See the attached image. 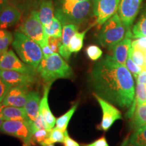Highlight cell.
Instances as JSON below:
<instances>
[{"mask_svg": "<svg viewBox=\"0 0 146 146\" xmlns=\"http://www.w3.org/2000/svg\"><path fill=\"white\" fill-rule=\"evenodd\" d=\"M48 43L52 52L58 53L60 45L62 44V37H48Z\"/></svg>", "mask_w": 146, "mask_h": 146, "instance_id": "e575fe53", "label": "cell"}, {"mask_svg": "<svg viewBox=\"0 0 146 146\" xmlns=\"http://www.w3.org/2000/svg\"><path fill=\"white\" fill-rule=\"evenodd\" d=\"M0 70L18 71L33 76L37 74L36 70L20 60L12 50H8L0 56Z\"/></svg>", "mask_w": 146, "mask_h": 146, "instance_id": "ba28073f", "label": "cell"}, {"mask_svg": "<svg viewBox=\"0 0 146 146\" xmlns=\"http://www.w3.org/2000/svg\"><path fill=\"white\" fill-rule=\"evenodd\" d=\"M90 28L91 27L81 33H76L74 35L72 36L68 45L69 50L70 51L71 53H77L81 50L82 47L83 46V41L85 39V35Z\"/></svg>", "mask_w": 146, "mask_h": 146, "instance_id": "cb8c5ba5", "label": "cell"}, {"mask_svg": "<svg viewBox=\"0 0 146 146\" xmlns=\"http://www.w3.org/2000/svg\"><path fill=\"white\" fill-rule=\"evenodd\" d=\"M131 46L138 47L146 52V36L137 38V39L133 41Z\"/></svg>", "mask_w": 146, "mask_h": 146, "instance_id": "8d00e7d4", "label": "cell"}, {"mask_svg": "<svg viewBox=\"0 0 146 146\" xmlns=\"http://www.w3.org/2000/svg\"><path fill=\"white\" fill-rule=\"evenodd\" d=\"M18 30L36 42L40 46L48 42V36L45 35L44 27L40 21L37 10H33L29 14Z\"/></svg>", "mask_w": 146, "mask_h": 146, "instance_id": "52a82bcc", "label": "cell"}, {"mask_svg": "<svg viewBox=\"0 0 146 146\" xmlns=\"http://www.w3.org/2000/svg\"><path fill=\"white\" fill-rule=\"evenodd\" d=\"M123 146H137V145H133V144L129 143V142H125V143H123Z\"/></svg>", "mask_w": 146, "mask_h": 146, "instance_id": "f6af8a7d", "label": "cell"}, {"mask_svg": "<svg viewBox=\"0 0 146 146\" xmlns=\"http://www.w3.org/2000/svg\"><path fill=\"white\" fill-rule=\"evenodd\" d=\"M59 52L60 56H61L65 60H66V61H68V60L70 59L71 54H72V53L70 52V51L69 50L68 47L64 46V45H63L62 44L60 45L59 48V52Z\"/></svg>", "mask_w": 146, "mask_h": 146, "instance_id": "74e56055", "label": "cell"}, {"mask_svg": "<svg viewBox=\"0 0 146 146\" xmlns=\"http://www.w3.org/2000/svg\"><path fill=\"white\" fill-rule=\"evenodd\" d=\"M0 78L14 86H27L30 87L36 82V76L18 71L0 70Z\"/></svg>", "mask_w": 146, "mask_h": 146, "instance_id": "7c38bea8", "label": "cell"}, {"mask_svg": "<svg viewBox=\"0 0 146 146\" xmlns=\"http://www.w3.org/2000/svg\"><path fill=\"white\" fill-rule=\"evenodd\" d=\"M135 99V100H133L132 105H131L129 111L126 114V117L127 118L133 117L136 107L143 104V103L146 102V84H137Z\"/></svg>", "mask_w": 146, "mask_h": 146, "instance_id": "ffe728a7", "label": "cell"}, {"mask_svg": "<svg viewBox=\"0 0 146 146\" xmlns=\"http://www.w3.org/2000/svg\"><path fill=\"white\" fill-rule=\"evenodd\" d=\"M133 125L135 129L146 125V102L136 107L133 114Z\"/></svg>", "mask_w": 146, "mask_h": 146, "instance_id": "603a6c76", "label": "cell"}, {"mask_svg": "<svg viewBox=\"0 0 146 146\" xmlns=\"http://www.w3.org/2000/svg\"><path fill=\"white\" fill-rule=\"evenodd\" d=\"M92 1L85 0H58L55 8V17L65 25L74 24L79 25L88 21L91 14Z\"/></svg>", "mask_w": 146, "mask_h": 146, "instance_id": "7a4b0ae2", "label": "cell"}, {"mask_svg": "<svg viewBox=\"0 0 146 146\" xmlns=\"http://www.w3.org/2000/svg\"><path fill=\"white\" fill-rule=\"evenodd\" d=\"M40 101L41 98L38 91L35 90L29 91L25 108L29 119L33 121H35L39 116Z\"/></svg>", "mask_w": 146, "mask_h": 146, "instance_id": "e0dca14e", "label": "cell"}, {"mask_svg": "<svg viewBox=\"0 0 146 146\" xmlns=\"http://www.w3.org/2000/svg\"><path fill=\"white\" fill-rule=\"evenodd\" d=\"M12 86L0 78V102H2L8 91Z\"/></svg>", "mask_w": 146, "mask_h": 146, "instance_id": "d590c367", "label": "cell"}, {"mask_svg": "<svg viewBox=\"0 0 146 146\" xmlns=\"http://www.w3.org/2000/svg\"><path fill=\"white\" fill-rule=\"evenodd\" d=\"M43 0H8V3L15 5L25 15H29L33 10H37Z\"/></svg>", "mask_w": 146, "mask_h": 146, "instance_id": "44dd1931", "label": "cell"}, {"mask_svg": "<svg viewBox=\"0 0 146 146\" xmlns=\"http://www.w3.org/2000/svg\"><path fill=\"white\" fill-rule=\"evenodd\" d=\"M13 39L14 36L10 31L0 29V56L8 51Z\"/></svg>", "mask_w": 146, "mask_h": 146, "instance_id": "f546056e", "label": "cell"}, {"mask_svg": "<svg viewBox=\"0 0 146 146\" xmlns=\"http://www.w3.org/2000/svg\"><path fill=\"white\" fill-rule=\"evenodd\" d=\"M44 32L48 37H62V23L57 18L54 17L50 23L44 27Z\"/></svg>", "mask_w": 146, "mask_h": 146, "instance_id": "7402d4cb", "label": "cell"}, {"mask_svg": "<svg viewBox=\"0 0 146 146\" xmlns=\"http://www.w3.org/2000/svg\"><path fill=\"white\" fill-rule=\"evenodd\" d=\"M128 142L137 146H146V125L137 129Z\"/></svg>", "mask_w": 146, "mask_h": 146, "instance_id": "83f0119b", "label": "cell"}, {"mask_svg": "<svg viewBox=\"0 0 146 146\" xmlns=\"http://www.w3.org/2000/svg\"><path fill=\"white\" fill-rule=\"evenodd\" d=\"M142 1L143 0H120L118 14L127 30L131 29L139 12Z\"/></svg>", "mask_w": 146, "mask_h": 146, "instance_id": "8fae6325", "label": "cell"}, {"mask_svg": "<svg viewBox=\"0 0 146 146\" xmlns=\"http://www.w3.org/2000/svg\"><path fill=\"white\" fill-rule=\"evenodd\" d=\"M8 3V0H0V12L2 10L3 7Z\"/></svg>", "mask_w": 146, "mask_h": 146, "instance_id": "7bdbcfd3", "label": "cell"}, {"mask_svg": "<svg viewBox=\"0 0 146 146\" xmlns=\"http://www.w3.org/2000/svg\"><path fill=\"white\" fill-rule=\"evenodd\" d=\"M89 79L98 96L122 108H130L135 94V85L125 65L107 55L94 66Z\"/></svg>", "mask_w": 146, "mask_h": 146, "instance_id": "6da1fadb", "label": "cell"}, {"mask_svg": "<svg viewBox=\"0 0 146 146\" xmlns=\"http://www.w3.org/2000/svg\"><path fill=\"white\" fill-rule=\"evenodd\" d=\"M3 117H0V129H1V125H2V124L3 123Z\"/></svg>", "mask_w": 146, "mask_h": 146, "instance_id": "bcb514c9", "label": "cell"}, {"mask_svg": "<svg viewBox=\"0 0 146 146\" xmlns=\"http://www.w3.org/2000/svg\"><path fill=\"white\" fill-rule=\"evenodd\" d=\"M64 145V146H80L76 141H74V139H72V138H70L69 137L68 134H67L65 137L64 141L63 142Z\"/></svg>", "mask_w": 146, "mask_h": 146, "instance_id": "60d3db41", "label": "cell"}, {"mask_svg": "<svg viewBox=\"0 0 146 146\" xmlns=\"http://www.w3.org/2000/svg\"><path fill=\"white\" fill-rule=\"evenodd\" d=\"M133 38L146 36V8L142 12L139 18L131 31Z\"/></svg>", "mask_w": 146, "mask_h": 146, "instance_id": "d4e9b609", "label": "cell"}, {"mask_svg": "<svg viewBox=\"0 0 146 146\" xmlns=\"http://www.w3.org/2000/svg\"><path fill=\"white\" fill-rule=\"evenodd\" d=\"M68 134V132L60 130L58 128H53L50 130L49 137L45 141L40 144L41 145H47V144H54L55 143H63L65 137Z\"/></svg>", "mask_w": 146, "mask_h": 146, "instance_id": "484cf974", "label": "cell"}, {"mask_svg": "<svg viewBox=\"0 0 146 146\" xmlns=\"http://www.w3.org/2000/svg\"><path fill=\"white\" fill-rule=\"evenodd\" d=\"M4 120H28L29 118L24 107L4 106L2 112Z\"/></svg>", "mask_w": 146, "mask_h": 146, "instance_id": "ac0fdd59", "label": "cell"}, {"mask_svg": "<svg viewBox=\"0 0 146 146\" xmlns=\"http://www.w3.org/2000/svg\"><path fill=\"white\" fill-rule=\"evenodd\" d=\"M126 32L125 27L116 12L102 25L98 39L102 46L110 50L125 38Z\"/></svg>", "mask_w": 146, "mask_h": 146, "instance_id": "5b68a950", "label": "cell"}, {"mask_svg": "<svg viewBox=\"0 0 146 146\" xmlns=\"http://www.w3.org/2000/svg\"><path fill=\"white\" fill-rule=\"evenodd\" d=\"M41 50L42 52H43V57H47V56H50L51 54H54V52H52V50H51L50 45H49L48 42L45 44H43V45H41Z\"/></svg>", "mask_w": 146, "mask_h": 146, "instance_id": "ab89813d", "label": "cell"}, {"mask_svg": "<svg viewBox=\"0 0 146 146\" xmlns=\"http://www.w3.org/2000/svg\"><path fill=\"white\" fill-rule=\"evenodd\" d=\"M39 16L43 27L49 24L54 18V6L52 0H43L39 6Z\"/></svg>", "mask_w": 146, "mask_h": 146, "instance_id": "d6986e66", "label": "cell"}, {"mask_svg": "<svg viewBox=\"0 0 146 146\" xmlns=\"http://www.w3.org/2000/svg\"><path fill=\"white\" fill-rule=\"evenodd\" d=\"M42 146H54V144H47V145H44Z\"/></svg>", "mask_w": 146, "mask_h": 146, "instance_id": "7dc6e473", "label": "cell"}, {"mask_svg": "<svg viewBox=\"0 0 146 146\" xmlns=\"http://www.w3.org/2000/svg\"><path fill=\"white\" fill-rule=\"evenodd\" d=\"M36 72L45 83H53L59 78H70L74 74L72 68L58 53L43 57Z\"/></svg>", "mask_w": 146, "mask_h": 146, "instance_id": "3957f363", "label": "cell"}, {"mask_svg": "<svg viewBox=\"0 0 146 146\" xmlns=\"http://www.w3.org/2000/svg\"><path fill=\"white\" fill-rule=\"evenodd\" d=\"M78 25L74 24H68L63 26L62 35V45L68 47L70 43V39L76 33L78 32Z\"/></svg>", "mask_w": 146, "mask_h": 146, "instance_id": "f1b7e54d", "label": "cell"}, {"mask_svg": "<svg viewBox=\"0 0 146 146\" xmlns=\"http://www.w3.org/2000/svg\"><path fill=\"white\" fill-rule=\"evenodd\" d=\"M86 54L89 59L92 61H97L102 57L103 52L98 45H91L86 48Z\"/></svg>", "mask_w": 146, "mask_h": 146, "instance_id": "1f68e13d", "label": "cell"}, {"mask_svg": "<svg viewBox=\"0 0 146 146\" xmlns=\"http://www.w3.org/2000/svg\"><path fill=\"white\" fill-rule=\"evenodd\" d=\"M29 92V87H12L5 95L1 104L3 106L24 107L26 104Z\"/></svg>", "mask_w": 146, "mask_h": 146, "instance_id": "4fadbf2b", "label": "cell"}, {"mask_svg": "<svg viewBox=\"0 0 146 146\" xmlns=\"http://www.w3.org/2000/svg\"><path fill=\"white\" fill-rule=\"evenodd\" d=\"M120 0H94L93 12L96 23L103 25L110 18L117 12Z\"/></svg>", "mask_w": 146, "mask_h": 146, "instance_id": "9c48e42d", "label": "cell"}, {"mask_svg": "<svg viewBox=\"0 0 146 146\" xmlns=\"http://www.w3.org/2000/svg\"><path fill=\"white\" fill-rule=\"evenodd\" d=\"M75 1H85V0H75Z\"/></svg>", "mask_w": 146, "mask_h": 146, "instance_id": "c3c4849f", "label": "cell"}, {"mask_svg": "<svg viewBox=\"0 0 146 146\" xmlns=\"http://www.w3.org/2000/svg\"><path fill=\"white\" fill-rule=\"evenodd\" d=\"M78 107V103L74 104L71 108L69 110L68 112H66L64 114L61 116L60 117L56 118V127L59 129L60 130L64 131H67V127H68L69 122L75 112L76 108Z\"/></svg>", "mask_w": 146, "mask_h": 146, "instance_id": "4316f807", "label": "cell"}, {"mask_svg": "<svg viewBox=\"0 0 146 146\" xmlns=\"http://www.w3.org/2000/svg\"><path fill=\"white\" fill-rule=\"evenodd\" d=\"M137 83L146 84V68H143L137 76Z\"/></svg>", "mask_w": 146, "mask_h": 146, "instance_id": "b9f144b4", "label": "cell"}, {"mask_svg": "<svg viewBox=\"0 0 146 146\" xmlns=\"http://www.w3.org/2000/svg\"><path fill=\"white\" fill-rule=\"evenodd\" d=\"M22 14L15 5L7 3L0 12V29H5L16 25L21 20Z\"/></svg>", "mask_w": 146, "mask_h": 146, "instance_id": "9a60e30c", "label": "cell"}, {"mask_svg": "<svg viewBox=\"0 0 146 146\" xmlns=\"http://www.w3.org/2000/svg\"><path fill=\"white\" fill-rule=\"evenodd\" d=\"M145 68H146V66H145Z\"/></svg>", "mask_w": 146, "mask_h": 146, "instance_id": "681fc988", "label": "cell"}, {"mask_svg": "<svg viewBox=\"0 0 146 146\" xmlns=\"http://www.w3.org/2000/svg\"><path fill=\"white\" fill-rule=\"evenodd\" d=\"M94 96L99 103L103 113L99 129L104 131H107L116 120L122 119V114L119 110L116 108L112 104L110 103L107 100L103 99L96 94H94Z\"/></svg>", "mask_w": 146, "mask_h": 146, "instance_id": "30bf717a", "label": "cell"}, {"mask_svg": "<svg viewBox=\"0 0 146 146\" xmlns=\"http://www.w3.org/2000/svg\"><path fill=\"white\" fill-rule=\"evenodd\" d=\"M13 36L12 47L18 57L25 64L36 70L43 58L41 46L19 30L15 31Z\"/></svg>", "mask_w": 146, "mask_h": 146, "instance_id": "277c9868", "label": "cell"}, {"mask_svg": "<svg viewBox=\"0 0 146 146\" xmlns=\"http://www.w3.org/2000/svg\"><path fill=\"white\" fill-rule=\"evenodd\" d=\"M3 106L1 102H0V117H3L2 116V112H3Z\"/></svg>", "mask_w": 146, "mask_h": 146, "instance_id": "ee69618b", "label": "cell"}, {"mask_svg": "<svg viewBox=\"0 0 146 146\" xmlns=\"http://www.w3.org/2000/svg\"><path fill=\"white\" fill-rule=\"evenodd\" d=\"M52 83H46L43 89V94L42 96L39 104V114L44 118L48 129H52L56 125V118L51 112L49 106L48 96L51 85Z\"/></svg>", "mask_w": 146, "mask_h": 146, "instance_id": "2e32d148", "label": "cell"}, {"mask_svg": "<svg viewBox=\"0 0 146 146\" xmlns=\"http://www.w3.org/2000/svg\"><path fill=\"white\" fill-rule=\"evenodd\" d=\"M33 120H5L1 125L0 131L5 134L17 137L23 143V146H31L33 132L31 123Z\"/></svg>", "mask_w": 146, "mask_h": 146, "instance_id": "8992f818", "label": "cell"}, {"mask_svg": "<svg viewBox=\"0 0 146 146\" xmlns=\"http://www.w3.org/2000/svg\"><path fill=\"white\" fill-rule=\"evenodd\" d=\"M132 39L133 38L131 29L127 30L125 38L109 50L111 52L112 55L110 56L113 60L122 64L125 65L129 51L131 48Z\"/></svg>", "mask_w": 146, "mask_h": 146, "instance_id": "5bb4252c", "label": "cell"}, {"mask_svg": "<svg viewBox=\"0 0 146 146\" xmlns=\"http://www.w3.org/2000/svg\"><path fill=\"white\" fill-rule=\"evenodd\" d=\"M125 66L128 68V70L130 71L131 74H132L133 77H135V78H137V76H138V74L141 72V71L143 70V68H142L141 66L137 65L136 64L133 62L132 57H131V50L129 51V56H128Z\"/></svg>", "mask_w": 146, "mask_h": 146, "instance_id": "d6a6232c", "label": "cell"}, {"mask_svg": "<svg viewBox=\"0 0 146 146\" xmlns=\"http://www.w3.org/2000/svg\"><path fill=\"white\" fill-rule=\"evenodd\" d=\"M50 130L45 129H42L36 131L35 132L33 133V142L36 141V143L41 144L42 142L45 141V139H46L48 137L49 135H50Z\"/></svg>", "mask_w": 146, "mask_h": 146, "instance_id": "836d02e7", "label": "cell"}, {"mask_svg": "<svg viewBox=\"0 0 146 146\" xmlns=\"http://www.w3.org/2000/svg\"></svg>", "mask_w": 146, "mask_h": 146, "instance_id": "f907efd6", "label": "cell"}, {"mask_svg": "<svg viewBox=\"0 0 146 146\" xmlns=\"http://www.w3.org/2000/svg\"><path fill=\"white\" fill-rule=\"evenodd\" d=\"M131 54L133 62L142 68H145L146 66L145 52L138 47L131 46Z\"/></svg>", "mask_w": 146, "mask_h": 146, "instance_id": "4dcf8cb0", "label": "cell"}, {"mask_svg": "<svg viewBox=\"0 0 146 146\" xmlns=\"http://www.w3.org/2000/svg\"><path fill=\"white\" fill-rule=\"evenodd\" d=\"M83 146H110L105 137H102L98 139L89 144H83Z\"/></svg>", "mask_w": 146, "mask_h": 146, "instance_id": "f35d334b", "label": "cell"}]
</instances>
